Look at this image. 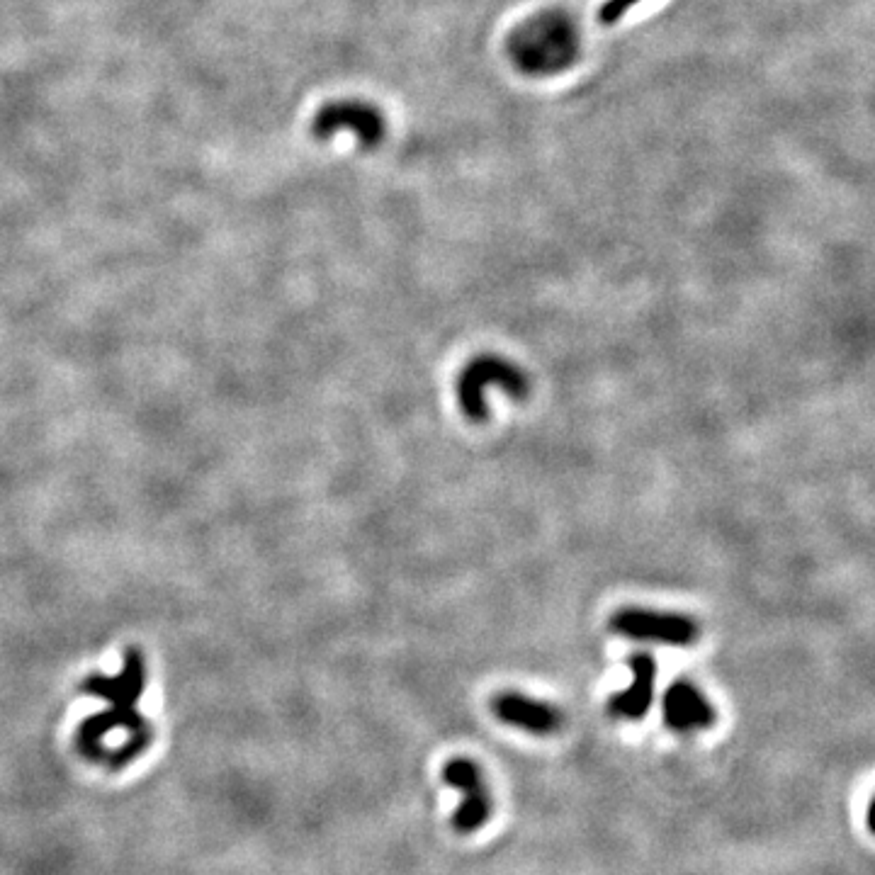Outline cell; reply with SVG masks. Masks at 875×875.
<instances>
[{
	"instance_id": "7a4b0ae2",
	"label": "cell",
	"mask_w": 875,
	"mask_h": 875,
	"mask_svg": "<svg viewBox=\"0 0 875 875\" xmlns=\"http://www.w3.org/2000/svg\"><path fill=\"white\" fill-rule=\"evenodd\" d=\"M501 387L513 399H525L530 392V380L521 368H516L499 355H479L457 377V402L460 411L470 421H484L489 416V387Z\"/></svg>"
},
{
	"instance_id": "5b68a950",
	"label": "cell",
	"mask_w": 875,
	"mask_h": 875,
	"mask_svg": "<svg viewBox=\"0 0 875 875\" xmlns=\"http://www.w3.org/2000/svg\"><path fill=\"white\" fill-rule=\"evenodd\" d=\"M443 781L448 786L460 790L462 800L455 810L453 824L457 832L472 834L479 827H484L491 815V795L489 788L484 786V778L479 766L470 759H450L443 769Z\"/></svg>"
},
{
	"instance_id": "52a82bcc",
	"label": "cell",
	"mask_w": 875,
	"mask_h": 875,
	"mask_svg": "<svg viewBox=\"0 0 875 875\" xmlns=\"http://www.w3.org/2000/svg\"><path fill=\"white\" fill-rule=\"evenodd\" d=\"M664 722L676 732L705 730L715 722V710L708 698L693 686L691 681H674L666 688L664 700Z\"/></svg>"
},
{
	"instance_id": "ba28073f",
	"label": "cell",
	"mask_w": 875,
	"mask_h": 875,
	"mask_svg": "<svg viewBox=\"0 0 875 875\" xmlns=\"http://www.w3.org/2000/svg\"><path fill=\"white\" fill-rule=\"evenodd\" d=\"M632 671V683L625 691L615 693L608 703V710L620 720H640L652 708L654 679H657V664L647 652H637L628 659Z\"/></svg>"
},
{
	"instance_id": "277c9868",
	"label": "cell",
	"mask_w": 875,
	"mask_h": 875,
	"mask_svg": "<svg viewBox=\"0 0 875 875\" xmlns=\"http://www.w3.org/2000/svg\"><path fill=\"white\" fill-rule=\"evenodd\" d=\"M338 132L355 134L365 149H372L385 137V120L377 107L360 103V100H341V103L324 105L316 112L312 134L324 141Z\"/></svg>"
},
{
	"instance_id": "8992f818",
	"label": "cell",
	"mask_w": 875,
	"mask_h": 875,
	"mask_svg": "<svg viewBox=\"0 0 875 875\" xmlns=\"http://www.w3.org/2000/svg\"><path fill=\"white\" fill-rule=\"evenodd\" d=\"M491 710L506 725L533 732V735H552L562 725L560 710L543 703V700L528 698L516 691L496 693L494 700H491Z\"/></svg>"
},
{
	"instance_id": "9c48e42d",
	"label": "cell",
	"mask_w": 875,
	"mask_h": 875,
	"mask_svg": "<svg viewBox=\"0 0 875 875\" xmlns=\"http://www.w3.org/2000/svg\"><path fill=\"white\" fill-rule=\"evenodd\" d=\"M637 3H642V0H606V3L598 8L596 13V22L598 25H615L618 20H623V15L628 13V10L635 8Z\"/></svg>"
},
{
	"instance_id": "3957f363",
	"label": "cell",
	"mask_w": 875,
	"mask_h": 875,
	"mask_svg": "<svg viewBox=\"0 0 875 875\" xmlns=\"http://www.w3.org/2000/svg\"><path fill=\"white\" fill-rule=\"evenodd\" d=\"M611 630L620 637L659 645L688 647L698 640L700 628L691 615L652 611V608H620L613 613Z\"/></svg>"
},
{
	"instance_id": "6da1fadb",
	"label": "cell",
	"mask_w": 875,
	"mask_h": 875,
	"mask_svg": "<svg viewBox=\"0 0 875 875\" xmlns=\"http://www.w3.org/2000/svg\"><path fill=\"white\" fill-rule=\"evenodd\" d=\"M86 691L110 700V710L88 718L78 730V747L90 761H103L105 749L100 742L110 732L124 730L132 737L149 732L144 718L137 713L139 696L144 691V662H141L139 652L129 654L124 671L115 679H105V676L88 679Z\"/></svg>"
}]
</instances>
